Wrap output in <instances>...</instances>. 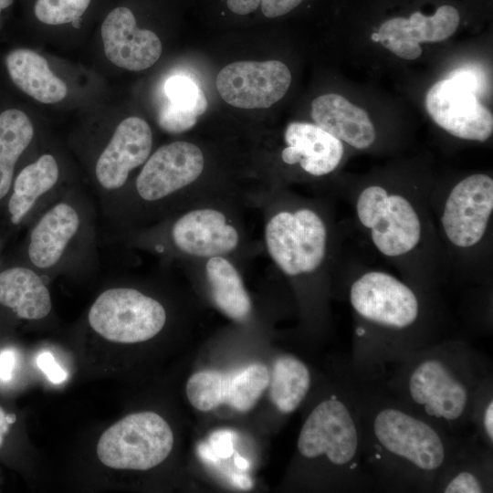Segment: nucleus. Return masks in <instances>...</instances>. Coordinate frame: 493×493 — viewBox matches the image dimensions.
<instances>
[{
  "label": "nucleus",
  "instance_id": "nucleus-1",
  "mask_svg": "<svg viewBox=\"0 0 493 493\" xmlns=\"http://www.w3.org/2000/svg\"><path fill=\"white\" fill-rule=\"evenodd\" d=\"M346 297L352 318L348 371L379 382L397 362L441 339L436 293L383 268L349 265Z\"/></svg>",
  "mask_w": 493,
  "mask_h": 493
},
{
  "label": "nucleus",
  "instance_id": "nucleus-2",
  "mask_svg": "<svg viewBox=\"0 0 493 493\" xmlns=\"http://www.w3.org/2000/svg\"><path fill=\"white\" fill-rule=\"evenodd\" d=\"M362 426L363 458L375 489L435 492L461 436L410 409L382 384L344 377Z\"/></svg>",
  "mask_w": 493,
  "mask_h": 493
},
{
  "label": "nucleus",
  "instance_id": "nucleus-3",
  "mask_svg": "<svg viewBox=\"0 0 493 493\" xmlns=\"http://www.w3.org/2000/svg\"><path fill=\"white\" fill-rule=\"evenodd\" d=\"M432 188L375 181L345 194L356 229L409 283L436 293L445 265L430 206Z\"/></svg>",
  "mask_w": 493,
  "mask_h": 493
},
{
  "label": "nucleus",
  "instance_id": "nucleus-4",
  "mask_svg": "<svg viewBox=\"0 0 493 493\" xmlns=\"http://www.w3.org/2000/svg\"><path fill=\"white\" fill-rule=\"evenodd\" d=\"M488 360L461 339L440 340L394 364L378 383L451 435L471 425L472 406Z\"/></svg>",
  "mask_w": 493,
  "mask_h": 493
},
{
  "label": "nucleus",
  "instance_id": "nucleus-5",
  "mask_svg": "<svg viewBox=\"0 0 493 493\" xmlns=\"http://www.w3.org/2000/svg\"><path fill=\"white\" fill-rule=\"evenodd\" d=\"M430 206L446 267L488 285L492 249L493 179L468 174L443 190L432 189Z\"/></svg>",
  "mask_w": 493,
  "mask_h": 493
},
{
  "label": "nucleus",
  "instance_id": "nucleus-6",
  "mask_svg": "<svg viewBox=\"0 0 493 493\" xmlns=\"http://www.w3.org/2000/svg\"><path fill=\"white\" fill-rule=\"evenodd\" d=\"M97 205L77 184L29 226L25 264L47 279L89 276L100 270Z\"/></svg>",
  "mask_w": 493,
  "mask_h": 493
},
{
  "label": "nucleus",
  "instance_id": "nucleus-7",
  "mask_svg": "<svg viewBox=\"0 0 493 493\" xmlns=\"http://www.w3.org/2000/svg\"><path fill=\"white\" fill-rule=\"evenodd\" d=\"M297 448L303 460L325 465L337 489L349 493L375 490L363 458L359 414L344 378L311 408Z\"/></svg>",
  "mask_w": 493,
  "mask_h": 493
},
{
  "label": "nucleus",
  "instance_id": "nucleus-8",
  "mask_svg": "<svg viewBox=\"0 0 493 493\" xmlns=\"http://www.w3.org/2000/svg\"><path fill=\"white\" fill-rule=\"evenodd\" d=\"M265 237L271 258L288 277L313 276L327 262L329 226L313 208L278 212L267 223Z\"/></svg>",
  "mask_w": 493,
  "mask_h": 493
},
{
  "label": "nucleus",
  "instance_id": "nucleus-9",
  "mask_svg": "<svg viewBox=\"0 0 493 493\" xmlns=\"http://www.w3.org/2000/svg\"><path fill=\"white\" fill-rule=\"evenodd\" d=\"M152 132L142 118L128 117L114 129L98 152L90 172L93 198L109 221L130 184L131 173L151 155Z\"/></svg>",
  "mask_w": 493,
  "mask_h": 493
},
{
  "label": "nucleus",
  "instance_id": "nucleus-10",
  "mask_svg": "<svg viewBox=\"0 0 493 493\" xmlns=\"http://www.w3.org/2000/svg\"><path fill=\"white\" fill-rule=\"evenodd\" d=\"M204 170L201 150L188 142H173L159 147L142 164L108 221L112 227L138 205L163 203L194 183Z\"/></svg>",
  "mask_w": 493,
  "mask_h": 493
},
{
  "label": "nucleus",
  "instance_id": "nucleus-11",
  "mask_svg": "<svg viewBox=\"0 0 493 493\" xmlns=\"http://www.w3.org/2000/svg\"><path fill=\"white\" fill-rule=\"evenodd\" d=\"M166 310L156 299L124 285L102 290L90 305L87 319L101 338L117 343H137L156 336L166 322Z\"/></svg>",
  "mask_w": 493,
  "mask_h": 493
},
{
  "label": "nucleus",
  "instance_id": "nucleus-12",
  "mask_svg": "<svg viewBox=\"0 0 493 493\" xmlns=\"http://www.w3.org/2000/svg\"><path fill=\"white\" fill-rule=\"evenodd\" d=\"M173 446L167 422L146 411L128 414L105 430L97 455L103 465L114 469L148 470L165 460Z\"/></svg>",
  "mask_w": 493,
  "mask_h": 493
},
{
  "label": "nucleus",
  "instance_id": "nucleus-13",
  "mask_svg": "<svg viewBox=\"0 0 493 493\" xmlns=\"http://www.w3.org/2000/svg\"><path fill=\"white\" fill-rule=\"evenodd\" d=\"M73 184L66 177L56 154L48 152L39 154L14 177L6 196L10 224L30 225Z\"/></svg>",
  "mask_w": 493,
  "mask_h": 493
},
{
  "label": "nucleus",
  "instance_id": "nucleus-14",
  "mask_svg": "<svg viewBox=\"0 0 493 493\" xmlns=\"http://www.w3.org/2000/svg\"><path fill=\"white\" fill-rule=\"evenodd\" d=\"M290 82V71L281 61H237L219 71L216 89L231 106L263 109L281 100Z\"/></svg>",
  "mask_w": 493,
  "mask_h": 493
},
{
  "label": "nucleus",
  "instance_id": "nucleus-15",
  "mask_svg": "<svg viewBox=\"0 0 493 493\" xmlns=\"http://www.w3.org/2000/svg\"><path fill=\"white\" fill-rule=\"evenodd\" d=\"M269 379L267 368L261 363H252L230 373L205 370L188 379L186 395L191 404L203 412L222 404L247 412L257 404Z\"/></svg>",
  "mask_w": 493,
  "mask_h": 493
},
{
  "label": "nucleus",
  "instance_id": "nucleus-16",
  "mask_svg": "<svg viewBox=\"0 0 493 493\" xmlns=\"http://www.w3.org/2000/svg\"><path fill=\"white\" fill-rule=\"evenodd\" d=\"M432 120L456 138L486 142L493 132V117L478 96L452 79L435 83L425 97Z\"/></svg>",
  "mask_w": 493,
  "mask_h": 493
},
{
  "label": "nucleus",
  "instance_id": "nucleus-17",
  "mask_svg": "<svg viewBox=\"0 0 493 493\" xmlns=\"http://www.w3.org/2000/svg\"><path fill=\"white\" fill-rule=\"evenodd\" d=\"M101 38L106 58L117 67L131 71L152 67L163 51L157 35L138 28L127 7H117L109 13L101 26Z\"/></svg>",
  "mask_w": 493,
  "mask_h": 493
},
{
  "label": "nucleus",
  "instance_id": "nucleus-18",
  "mask_svg": "<svg viewBox=\"0 0 493 493\" xmlns=\"http://www.w3.org/2000/svg\"><path fill=\"white\" fill-rule=\"evenodd\" d=\"M170 237L179 251L201 257L226 254L238 244L235 227L215 209L193 210L183 215L173 223Z\"/></svg>",
  "mask_w": 493,
  "mask_h": 493
},
{
  "label": "nucleus",
  "instance_id": "nucleus-19",
  "mask_svg": "<svg viewBox=\"0 0 493 493\" xmlns=\"http://www.w3.org/2000/svg\"><path fill=\"white\" fill-rule=\"evenodd\" d=\"M284 140L287 146L281 152L282 161L289 165L299 164L314 177L334 172L345 153L343 142L312 123H289Z\"/></svg>",
  "mask_w": 493,
  "mask_h": 493
},
{
  "label": "nucleus",
  "instance_id": "nucleus-20",
  "mask_svg": "<svg viewBox=\"0 0 493 493\" xmlns=\"http://www.w3.org/2000/svg\"><path fill=\"white\" fill-rule=\"evenodd\" d=\"M493 488V450L482 445L474 434L462 437L442 473L435 492L486 493Z\"/></svg>",
  "mask_w": 493,
  "mask_h": 493
},
{
  "label": "nucleus",
  "instance_id": "nucleus-21",
  "mask_svg": "<svg viewBox=\"0 0 493 493\" xmlns=\"http://www.w3.org/2000/svg\"><path fill=\"white\" fill-rule=\"evenodd\" d=\"M311 118L316 125L356 150H366L376 142L377 133L367 112L339 94L316 98Z\"/></svg>",
  "mask_w": 493,
  "mask_h": 493
},
{
  "label": "nucleus",
  "instance_id": "nucleus-22",
  "mask_svg": "<svg viewBox=\"0 0 493 493\" xmlns=\"http://www.w3.org/2000/svg\"><path fill=\"white\" fill-rule=\"evenodd\" d=\"M47 278L26 264L0 271V305L26 320H41L52 311Z\"/></svg>",
  "mask_w": 493,
  "mask_h": 493
},
{
  "label": "nucleus",
  "instance_id": "nucleus-23",
  "mask_svg": "<svg viewBox=\"0 0 493 493\" xmlns=\"http://www.w3.org/2000/svg\"><path fill=\"white\" fill-rule=\"evenodd\" d=\"M5 66L13 83L37 101L57 103L67 96L65 82L51 71L42 56L31 49L12 50L5 58Z\"/></svg>",
  "mask_w": 493,
  "mask_h": 493
},
{
  "label": "nucleus",
  "instance_id": "nucleus-24",
  "mask_svg": "<svg viewBox=\"0 0 493 493\" xmlns=\"http://www.w3.org/2000/svg\"><path fill=\"white\" fill-rule=\"evenodd\" d=\"M168 103L157 118L159 127L169 133L190 130L207 109V100L198 85L185 76H173L164 86Z\"/></svg>",
  "mask_w": 493,
  "mask_h": 493
},
{
  "label": "nucleus",
  "instance_id": "nucleus-25",
  "mask_svg": "<svg viewBox=\"0 0 493 493\" xmlns=\"http://www.w3.org/2000/svg\"><path fill=\"white\" fill-rule=\"evenodd\" d=\"M34 137V125L24 111L9 109L0 113V202L6 198L17 163Z\"/></svg>",
  "mask_w": 493,
  "mask_h": 493
},
{
  "label": "nucleus",
  "instance_id": "nucleus-26",
  "mask_svg": "<svg viewBox=\"0 0 493 493\" xmlns=\"http://www.w3.org/2000/svg\"><path fill=\"white\" fill-rule=\"evenodd\" d=\"M205 273L215 306L232 320H246L251 311V301L235 267L220 256L212 257L206 263Z\"/></svg>",
  "mask_w": 493,
  "mask_h": 493
},
{
  "label": "nucleus",
  "instance_id": "nucleus-27",
  "mask_svg": "<svg viewBox=\"0 0 493 493\" xmlns=\"http://www.w3.org/2000/svg\"><path fill=\"white\" fill-rule=\"evenodd\" d=\"M269 383L273 404L281 414H289L306 399L311 387L312 375L303 361L285 354L274 362Z\"/></svg>",
  "mask_w": 493,
  "mask_h": 493
},
{
  "label": "nucleus",
  "instance_id": "nucleus-28",
  "mask_svg": "<svg viewBox=\"0 0 493 493\" xmlns=\"http://www.w3.org/2000/svg\"><path fill=\"white\" fill-rule=\"evenodd\" d=\"M460 21L458 11L451 5L440 6L433 16L414 12L407 18L411 35L418 43L440 42L456 30Z\"/></svg>",
  "mask_w": 493,
  "mask_h": 493
},
{
  "label": "nucleus",
  "instance_id": "nucleus-29",
  "mask_svg": "<svg viewBox=\"0 0 493 493\" xmlns=\"http://www.w3.org/2000/svg\"><path fill=\"white\" fill-rule=\"evenodd\" d=\"M471 425L474 435L486 447L493 450V379L487 376L479 385L472 406Z\"/></svg>",
  "mask_w": 493,
  "mask_h": 493
},
{
  "label": "nucleus",
  "instance_id": "nucleus-30",
  "mask_svg": "<svg viewBox=\"0 0 493 493\" xmlns=\"http://www.w3.org/2000/svg\"><path fill=\"white\" fill-rule=\"evenodd\" d=\"M379 41L401 58L413 60L422 55V47L408 28L407 18L394 17L380 27Z\"/></svg>",
  "mask_w": 493,
  "mask_h": 493
},
{
  "label": "nucleus",
  "instance_id": "nucleus-31",
  "mask_svg": "<svg viewBox=\"0 0 493 493\" xmlns=\"http://www.w3.org/2000/svg\"><path fill=\"white\" fill-rule=\"evenodd\" d=\"M91 0H37L34 12L47 25H62L79 19Z\"/></svg>",
  "mask_w": 493,
  "mask_h": 493
},
{
  "label": "nucleus",
  "instance_id": "nucleus-32",
  "mask_svg": "<svg viewBox=\"0 0 493 493\" xmlns=\"http://www.w3.org/2000/svg\"><path fill=\"white\" fill-rule=\"evenodd\" d=\"M448 78L466 86L477 96L484 89V77L482 72L477 68L470 67L456 68L449 74Z\"/></svg>",
  "mask_w": 493,
  "mask_h": 493
},
{
  "label": "nucleus",
  "instance_id": "nucleus-33",
  "mask_svg": "<svg viewBox=\"0 0 493 493\" xmlns=\"http://www.w3.org/2000/svg\"><path fill=\"white\" fill-rule=\"evenodd\" d=\"M39 369L55 383H62L67 378V372L56 362L48 351H43L37 359Z\"/></svg>",
  "mask_w": 493,
  "mask_h": 493
},
{
  "label": "nucleus",
  "instance_id": "nucleus-34",
  "mask_svg": "<svg viewBox=\"0 0 493 493\" xmlns=\"http://www.w3.org/2000/svg\"><path fill=\"white\" fill-rule=\"evenodd\" d=\"M233 433L228 430H218L210 435V446L219 458H227L233 454Z\"/></svg>",
  "mask_w": 493,
  "mask_h": 493
},
{
  "label": "nucleus",
  "instance_id": "nucleus-35",
  "mask_svg": "<svg viewBox=\"0 0 493 493\" xmlns=\"http://www.w3.org/2000/svg\"><path fill=\"white\" fill-rule=\"evenodd\" d=\"M302 0H261V10L265 16L278 17L293 10Z\"/></svg>",
  "mask_w": 493,
  "mask_h": 493
},
{
  "label": "nucleus",
  "instance_id": "nucleus-36",
  "mask_svg": "<svg viewBox=\"0 0 493 493\" xmlns=\"http://www.w3.org/2000/svg\"><path fill=\"white\" fill-rule=\"evenodd\" d=\"M261 0H226L228 8L237 15H247L255 11Z\"/></svg>",
  "mask_w": 493,
  "mask_h": 493
},
{
  "label": "nucleus",
  "instance_id": "nucleus-37",
  "mask_svg": "<svg viewBox=\"0 0 493 493\" xmlns=\"http://www.w3.org/2000/svg\"><path fill=\"white\" fill-rule=\"evenodd\" d=\"M15 366V355L10 350L0 352V379L8 381L12 377L13 368Z\"/></svg>",
  "mask_w": 493,
  "mask_h": 493
},
{
  "label": "nucleus",
  "instance_id": "nucleus-38",
  "mask_svg": "<svg viewBox=\"0 0 493 493\" xmlns=\"http://www.w3.org/2000/svg\"><path fill=\"white\" fill-rule=\"evenodd\" d=\"M16 420L15 414H6L0 406V447L2 446L5 436L9 431V427Z\"/></svg>",
  "mask_w": 493,
  "mask_h": 493
},
{
  "label": "nucleus",
  "instance_id": "nucleus-39",
  "mask_svg": "<svg viewBox=\"0 0 493 493\" xmlns=\"http://www.w3.org/2000/svg\"><path fill=\"white\" fill-rule=\"evenodd\" d=\"M198 454L205 461L217 462V460L219 459V457L211 448L210 445H207L205 443H202L198 446Z\"/></svg>",
  "mask_w": 493,
  "mask_h": 493
},
{
  "label": "nucleus",
  "instance_id": "nucleus-40",
  "mask_svg": "<svg viewBox=\"0 0 493 493\" xmlns=\"http://www.w3.org/2000/svg\"><path fill=\"white\" fill-rule=\"evenodd\" d=\"M231 479L232 483L241 489H249L253 487V481L247 476L236 474L232 476Z\"/></svg>",
  "mask_w": 493,
  "mask_h": 493
},
{
  "label": "nucleus",
  "instance_id": "nucleus-41",
  "mask_svg": "<svg viewBox=\"0 0 493 493\" xmlns=\"http://www.w3.org/2000/svg\"><path fill=\"white\" fill-rule=\"evenodd\" d=\"M234 461L236 466L240 469L246 470L249 468V462L238 454L235 456Z\"/></svg>",
  "mask_w": 493,
  "mask_h": 493
},
{
  "label": "nucleus",
  "instance_id": "nucleus-42",
  "mask_svg": "<svg viewBox=\"0 0 493 493\" xmlns=\"http://www.w3.org/2000/svg\"><path fill=\"white\" fill-rule=\"evenodd\" d=\"M13 3V0H0V14L1 10L8 7Z\"/></svg>",
  "mask_w": 493,
  "mask_h": 493
},
{
  "label": "nucleus",
  "instance_id": "nucleus-43",
  "mask_svg": "<svg viewBox=\"0 0 493 493\" xmlns=\"http://www.w3.org/2000/svg\"><path fill=\"white\" fill-rule=\"evenodd\" d=\"M372 41H374V42H378V41H379V36H378V33H373V34L372 35Z\"/></svg>",
  "mask_w": 493,
  "mask_h": 493
}]
</instances>
